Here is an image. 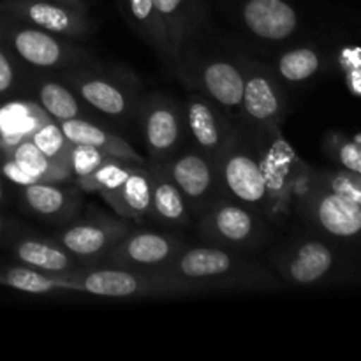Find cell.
Returning <instances> with one entry per match:
<instances>
[{
    "mask_svg": "<svg viewBox=\"0 0 361 361\" xmlns=\"http://www.w3.org/2000/svg\"><path fill=\"white\" fill-rule=\"evenodd\" d=\"M74 271L71 274H46L27 264H0V284L27 295H55L76 293Z\"/></svg>",
    "mask_w": 361,
    "mask_h": 361,
    "instance_id": "cb8c5ba5",
    "label": "cell"
},
{
    "mask_svg": "<svg viewBox=\"0 0 361 361\" xmlns=\"http://www.w3.org/2000/svg\"><path fill=\"white\" fill-rule=\"evenodd\" d=\"M277 277L282 282L310 286L326 277L334 267V254L321 242H303L291 249H282L271 257Z\"/></svg>",
    "mask_w": 361,
    "mask_h": 361,
    "instance_id": "2e32d148",
    "label": "cell"
},
{
    "mask_svg": "<svg viewBox=\"0 0 361 361\" xmlns=\"http://www.w3.org/2000/svg\"><path fill=\"white\" fill-rule=\"evenodd\" d=\"M242 21L254 37L267 42H282L298 28L296 9L286 0H245Z\"/></svg>",
    "mask_w": 361,
    "mask_h": 361,
    "instance_id": "e0dca14e",
    "label": "cell"
},
{
    "mask_svg": "<svg viewBox=\"0 0 361 361\" xmlns=\"http://www.w3.org/2000/svg\"><path fill=\"white\" fill-rule=\"evenodd\" d=\"M217 175L224 197L259 212L264 219L268 212H275L267 162V136L242 122L236 123L217 161Z\"/></svg>",
    "mask_w": 361,
    "mask_h": 361,
    "instance_id": "7a4b0ae2",
    "label": "cell"
},
{
    "mask_svg": "<svg viewBox=\"0 0 361 361\" xmlns=\"http://www.w3.org/2000/svg\"><path fill=\"white\" fill-rule=\"evenodd\" d=\"M120 14L130 30L164 62L173 66V56L166 41L164 27L155 7V0H116Z\"/></svg>",
    "mask_w": 361,
    "mask_h": 361,
    "instance_id": "7402d4cb",
    "label": "cell"
},
{
    "mask_svg": "<svg viewBox=\"0 0 361 361\" xmlns=\"http://www.w3.org/2000/svg\"><path fill=\"white\" fill-rule=\"evenodd\" d=\"M4 154V145H2V141H0V155Z\"/></svg>",
    "mask_w": 361,
    "mask_h": 361,
    "instance_id": "ab89813d",
    "label": "cell"
},
{
    "mask_svg": "<svg viewBox=\"0 0 361 361\" xmlns=\"http://www.w3.org/2000/svg\"><path fill=\"white\" fill-rule=\"evenodd\" d=\"M4 154L9 155L34 182L73 183V173H71L69 166L60 164L42 154L30 137L13 145Z\"/></svg>",
    "mask_w": 361,
    "mask_h": 361,
    "instance_id": "83f0119b",
    "label": "cell"
},
{
    "mask_svg": "<svg viewBox=\"0 0 361 361\" xmlns=\"http://www.w3.org/2000/svg\"><path fill=\"white\" fill-rule=\"evenodd\" d=\"M99 196L118 217L130 222L147 221L152 200V175L148 164H133L115 187Z\"/></svg>",
    "mask_w": 361,
    "mask_h": 361,
    "instance_id": "d6986e66",
    "label": "cell"
},
{
    "mask_svg": "<svg viewBox=\"0 0 361 361\" xmlns=\"http://www.w3.org/2000/svg\"><path fill=\"white\" fill-rule=\"evenodd\" d=\"M76 293L101 298H150V296L182 295L171 281L155 271L127 270V268L83 267L74 271Z\"/></svg>",
    "mask_w": 361,
    "mask_h": 361,
    "instance_id": "52a82bcc",
    "label": "cell"
},
{
    "mask_svg": "<svg viewBox=\"0 0 361 361\" xmlns=\"http://www.w3.org/2000/svg\"><path fill=\"white\" fill-rule=\"evenodd\" d=\"M133 164H127V162L118 161V159L113 157H104V161L95 168V171L90 176H87L81 182L74 183L81 192L88 194H101L104 190L115 187L123 176L127 175L129 168Z\"/></svg>",
    "mask_w": 361,
    "mask_h": 361,
    "instance_id": "4dcf8cb0",
    "label": "cell"
},
{
    "mask_svg": "<svg viewBox=\"0 0 361 361\" xmlns=\"http://www.w3.org/2000/svg\"><path fill=\"white\" fill-rule=\"evenodd\" d=\"M30 140L34 141L35 147L42 152L44 155H48L53 161L60 162V164H66L71 168V152H73L74 145L71 143L66 137V134L60 129V123L55 120H46L42 126H39V129L35 130L30 136Z\"/></svg>",
    "mask_w": 361,
    "mask_h": 361,
    "instance_id": "f546056e",
    "label": "cell"
},
{
    "mask_svg": "<svg viewBox=\"0 0 361 361\" xmlns=\"http://www.w3.org/2000/svg\"><path fill=\"white\" fill-rule=\"evenodd\" d=\"M32 85L35 102L51 120L66 122L85 116V102L59 76H37L34 78Z\"/></svg>",
    "mask_w": 361,
    "mask_h": 361,
    "instance_id": "d4e9b609",
    "label": "cell"
},
{
    "mask_svg": "<svg viewBox=\"0 0 361 361\" xmlns=\"http://www.w3.org/2000/svg\"><path fill=\"white\" fill-rule=\"evenodd\" d=\"M21 63L0 46V97H11L23 87Z\"/></svg>",
    "mask_w": 361,
    "mask_h": 361,
    "instance_id": "d6a6232c",
    "label": "cell"
},
{
    "mask_svg": "<svg viewBox=\"0 0 361 361\" xmlns=\"http://www.w3.org/2000/svg\"><path fill=\"white\" fill-rule=\"evenodd\" d=\"M314 214L317 222L334 236L349 238L361 231V207L335 190L316 201Z\"/></svg>",
    "mask_w": 361,
    "mask_h": 361,
    "instance_id": "484cf974",
    "label": "cell"
},
{
    "mask_svg": "<svg viewBox=\"0 0 361 361\" xmlns=\"http://www.w3.org/2000/svg\"><path fill=\"white\" fill-rule=\"evenodd\" d=\"M56 2L60 4H66V6L73 7V9L80 11V13H85L88 14V9H87V2L85 0H56Z\"/></svg>",
    "mask_w": 361,
    "mask_h": 361,
    "instance_id": "d590c367",
    "label": "cell"
},
{
    "mask_svg": "<svg viewBox=\"0 0 361 361\" xmlns=\"http://www.w3.org/2000/svg\"><path fill=\"white\" fill-rule=\"evenodd\" d=\"M187 81L204 97L224 109L235 122H240L243 97V71L236 60L224 56H204L194 62H178Z\"/></svg>",
    "mask_w": 361,
    "mask_h": 361,
    "instance_id": "8fae6325",
    "label": "cell"
},
{
    "mask_svg": "<svg viewBox=\"0 0 361 361\" xmlns=\"http://www.w3.org/2000/svg\"><path fill=\"white\" fill-rule=\"evenodd\" d=\"M0 46L21 66L39 71H63L87 66L90 55L76 41L59 37L0 11Z\"/></svg>",
    "mask_w": 361,
    "mask_h": 361,
    "instance_id": "3957f363",
    "label": "cell"
},
{
    "mask_svg": "<svg viewBox=\"0 0 361 361\" xmlns=\"http://www.w3.org/2000/svg\"><path fill=\"white\" fill-rule=\"evenodd\" d=\"M21 207L46 224L66 226L81 212V190L67 183L35 182L20 187Z\"/></svg>",
    "mask_w": 361,
    "mask_h": 361,
    "instance_id": "9a60e30c",
    "label": "cell"
},
{
    "mask_svg": "<svg viewBox=\"0 0 361 361\" xmlns=\"http://www.w3.org/2000/svg\"><path fill=\"white\" fill-rule=\"evenodd\" d=\"M182 295L203 291H274L282 288L277 274L250 254L201 243L187 245L164 270Z\"/></svg>",
    "mask_w": 361,
    "mask_h": 361,
    "instance_id": "6da1fadb",
    "label": "cell"
},
{
    "mask_svg": "<svg viewBox=\"0 0 361 361\" xmlns=\"http://www.w3.org/2000/svg\"><path fill=\"white\" fill-rule=\"evenodd\" d=\"M162 166L182 192L194 221L224 197L219 182L217 166L194 147L182 148L175 157Z\"/></svg>",
    "mask_w": 361,
    "mask_h": 361,
    "instance_id": "7c38bea8",
    "label": "cell"
},
{
    "mask_svg": "<svg viewBox=\"0 0 361 361\" xmlns=\"http://www.w3.org/2000/svg\"><path fill=\"white\" fill-rule=\"evenodd\" d=\"M7 203V189L4 185L2 178H0V204H6Z\"/></svg>",
    "mask_w": 361,
    "mask_h": 361,
    "instance_id": "8d00e7d4",
    "label": "cell"
},
{
    "mask_svg": "<svg viewBox=\"0 0 361 361\" xmlns=\"http://www.w3.org/2000/svg\"><path fill=\"white\" fill-rule=\"evenodd\" d=\"M0 11L23 23L71 41H85L94 34V21L88 14L56 0H0Z\"/></svg>",
    "mask_w": 361,
    "mask_h": 361,
    "instance_id": "4fadbf2b",
    "label": "cell"
},
{
    "mask_svg": "<svg viewBox=\"0 0 361 361\" xmlns=\"http://www.w3.org/2000/svg\"><path fill=\"white\" fill-rule=\"evenodd\" d=\"M13 256L21 264L46 274H71L85 267L55 240H42L34 236H23L16 240L13 245Z\"/></svg>",
    "mask_w": 361,
    "mask_h": 361,
    "instance_id": "603a6c76",
    "label": "cell"
},
{
    "mask_svg": "<svg viewBox=\"0 0 361 361\" xmlns=\"http://www.w3.org/2000/svg\"><path fill=\"white\" fill-rule=\"evenodd\" d=\"M338 159L349 171L361 175V145L344 143L338 148Z\"/></svg>",
    "mask_w": 361,
    "mask_h": 361,
    "instance_id": "e575fe53",
    "label": "cell"
},
{
    "mask_svg": "<svg viewBox=\"0 0 361 361\" xmlns=\"http://www.w3.org/2000/svg\"><path fill=\"white\" fill-rule=\"evenodd\" d=\"M56 73L63 83L69 85L76 92V95L85 104L108 118L126 122L136 116L140 101L133 88L123 83V80L95 73L85 66L56 71Z\"/></svg>",
    "mask_w": 361,
    "mask_h": 361,
    "instance_id": "30bf717a",
    "label": "cell"
},
{
    "mask_svg": "<svg viewBox=\"0 0 361 361\" xmlns=\"http://www.w3.org/2000/svg\"><path fill=\"white\" fill-rule=\"evenodd\" d=\"M243 71V97L240 122L249 129L271 137L281 134L286 116V94L282 81L271 67L245 60Z\"/></svg>",
    "mask_w": 361,
    "mask_h": 361,
    "instance_id": "8992f818",
    "label": "cell"
},
{
    "mask_svg": "<svg viewBox=\"0 0 361 361\" xmlns=\"http://www.w3.org/2000/svg\"><path fill=\"white\" fill-rule=\"evenodd\" d=\"M155 7L164 27L173 66H176L201 23V0H155Z\"/></svg>",
    "mask_w": 361,
    "mask_h": 361,
    "instance_id": "44dd1931",
    "label": "cell"
},
{
    "mask_svg": "<svg viewBox=\"0 0 361 361\" xmlns=\"http://www.w3.org/2000/svg\"><path fill=\"white\" fill-rule=\"evenodd\" d=\"M59 123L62 133L73 145H87V147H92L104 154L106 157L118 159L127 164H148V159L143 157L122 134L87 118V116Z\"/></svg>",
    "mask_w": 361,
    "mask_h": 361,
    "instance_id": "ac0fdd59",
    "label": "cell"
},
{
    "mask_svg": "<svg viewBox=\"0 0 361 361\" xmlns=\"http://www.w3.org/2000/svg\"><path fill=\"white\" fill-rule=\"evenodd\" d=\"M46 120L49 116L35 101H11L0 106V141L4 152L30 137Z\"/></svg>",
    "mask_w": 361,
    "mask_h": 361,
    "instance_id": "4316f807",
    "label": "cell"
},
{
    "mask_svg": "<svg viewBox=\"0 0 361 361\" xmlns=\"http://www.w3.org/2000/svg\"><path fill=\"white\" fill-rule=\"evenodd\" d=\"M85 2H88V0H85Z\"/></svg>",
    "mask_w": 361,
    "mask_h": 361,
    "instance_id": "60d3db41",
    "label": "cell"
},
{
    "mask_svg": "<svg viewBox=\"0 0 361 361\" xmlns=\"http://www.w3.org/2000/svg\"><path fill=\"white\" fill-rule=\"evenodd\" d=\"M321 60L310 48H295L284 51L271 67L282 83H303L319 71Z\"/></svg>",
    "mask_w": 361,
    "mask_h": 361,
    "instance_id": "f1b7e54d",
    "label": "cell"
},
{
    "mask_svg": "<svg viewBox=\"0 0 361 361\" xmlns=\"http://www.w3.org/2000/svg\"><path fill=\"white\" fill-rule=\"evenodd\" d=\"M185 247L187 243L173 233L133 228L106 252L99 264L159 274Z\"/></svg>",
    "mask_w": 361,
    "mask_h": 361,
    "instance_id": "9c48e42d",
    "label": "cell"
},
{
    "mask_svg": "<svg viewBox=\"0 0 361 361\" xmlns=\"http://www.w3.org/2000/svg\"><path fill=\"white\" fill-rule=\"evenodd\" d=\"M152 200L148 219L169 229H187L194 224L192 214L162 164H150Z\"/></svg>",
    "mask_w": 361,
    "mask_h": 361,
    "instance_id": "ffe728a7",
    "label": "cell"
},
{
    "mask_svg": "<svg viewBox=\"0 0 361 361\" xmlns=\"http://www.w3.org/2000/svg\"><path fill=\"white\" fill-rule=\"evenodd\" d=\"M196 235L207 245L250 254L270 242L271 229L259 212L222 197L196 219Z\"/></svg>",
    "mask_w": 361,
    "mask_h": 361,
    "instance_id": "277c9868",
    "label": "cell"
},
{
    "mask_svg": "<svg viewBox=\"0 0 361 361\" xmlns=\"http://www.w3.org/2000/svg\"><path fill=\"white\" fill-rule=\"evenodd\" d=\"M183 111L192 147L217 166L219 157L238 122L200 92H190L187 95Z\"/></svg>",
    "mask_w": 361,
    "mask_h": 361,
    "instance_id": "5bb4252c",
    "label": "cell"
},
{
    "mask_svg": "<svg viewBox=\"0 0 361 361\" xmlns=\"http://www.w3.org/2000/svg\"><path fill=\"white\" fill-rule=\"evenodd\" d=\"M133 229L127 219L88 210L83 219H74L55 235L63 249L69 250L85 267L99 264L109 249Z\"/></svg>",
    "mask_w": 361,
    "mask_h": 361,
    "instance_id": "ba28073f",
    "label": "cell"
},
{
    "mask_svg": "<svg viewBox=\"0 0 361 361\" xmlns=\"http://www.w3.org/2000/svg\"><path fill=\"white\" fill-rule=\"evenodd\" d=\"M355 88L358 92H361V71H358V73L355 74Z\"/></svg>",
    "mask_w": 361,
    "mask_h": 361,
    "instance_id": "f35d334b",
    "label": "cell"
},
{
    "mask_svg": "<svg viewBox=\"0 0 361 361\" xmlns=\"http://www.w3.org/2000/svg\"><path fill=\"white\" fill-rule=\"evenodd\" d=\"M136 116L150 164H166L189 140L183 104L164 92L141 99Z\"/></svg>",
    "mask_w": 361,
    "mask_h": 361,
    "instance_id": "5b68a950",
    "label": "cell"
},
{
    "mask_svg": "<svg viewBox=\"0 0 361 361\" xmlns=\"http://www.w3.org/2000/svg\"><path fill=\"white\" fill-rule=\"evenodd\" d=\"M331 190L342 194L361 207V183L349 175H337L331 180Z\"/></svg>",
    "mask_w": 361,
    "mask_h": 361,
    "instance_id": "836d02e7",
    "label": "cell"
},
{
    "mask_svg": "<svg viewBox=\"0 0 361 361\" xmlns=\"http://www.w3.org/2000/svg\"><path fill=\"white\" fill-rule=\"evenodd\" d=\"M7 228H9V226H7V221H6V219L2 217V215H0V236L6 235V233H7Z\"/></svg>",
    "mask_w": 361,
    "mask_h": 361,
    "instance_id": "74e56055",
    "label": "cell"
},
{
    "mask_svg": "<svg viewBox=\"0 0 361 361\" xmlns=\"http://www.w3.org/2000/svg\"><path fill=\"white\" fill-rule=\"evenodd\" d=\"M106 155L95 148L87 145H74L71 152V173H73V183L81 182L95 171L99 164L104 161Z\"/></svg>",
    "mask_w": 361,
    "mask_h": 361,
    "instance_id": "1f68e13d",
    "label": "cell"
}]
</instances>
